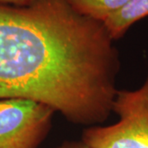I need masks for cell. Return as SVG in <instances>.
I'll use <instances>...</instances> for the list:
<instances>
[{
	"mask_svg": "<svg viewBox=\"0 0 148 148\" xmlns=\"http://www.w3.org/2000/svg\"><path fill=\"white\" fill-rule=\"evenodd\" d=\"M148 16V0H132L104 21V26L114 41L125 35L134 23Z\"/></svg>",
	"mask_w": 148,
	"mask_h": 148,
	"instance_id": "obj_4",
	"label": "cell"
},
{
	"mask_svg": "<svg viewBox=\"0 0 148 148\" xmlns=\"http://www.w3.org/2000/svg\"><path fill=\"white\" fill-rule=\"evenodd\" d=\"M33 0H0V4L13 6H27L31 4Z\"/></svg>",
	"mask_w": 148,
	"mask_h": 148,
	"instance_id": "obj_7",
	"label": "cell"
},
{
	"mask_svg": "<svg viewBox=\"0 0 148 148\" xmlns=\"http://www.w3.org/2000/svg\"><path fill=\"white\" fill-rule=\"evenodd\" d=\"M132 0H69L77 12L96 21L106 18L127 5Z\"/></svg>",
	"mask_w": 148,
	"mask_h": 148,
	"instance_id": "obj_5",
	"label": "cell"
},
{
	"mask_svg": "<svg viewBox=\"0 0 148 148\" xmlns=\"http://www.w3.org/2000/svg\"><path fill=\"white\" fill-rule=\"evenodd\" d=\"M54 112L39 101L0 99V148H38L50 131Z\"/></svg>",
	"mask_w": 148,
	"mask_h": 148,
	"instance_id": "obj_3",
	"label": "cell"
},
{
	"mask_svg": "<svg viewBox=\"0 0 148 148\" xmlns=\"http://www.w3.org/2000/svg\"><path fill=\"white\" fill-rule=\"evenodd\" d=\"M112 111L116 123L87 127L82 141L90 148H148V79L137 90H117Z\"/></svg>",
	"mask_w": 148,
	"mask_h": 148,
	"instance_id": "obj_2",
	"label": "cell"
},
{
	"mask_svg": "<svg viewBox=\"0 0 148 148\" xmlns=\"http://www.w3.org/2000/svg\"><path fill=\"white\" fill-rule=\"evenodd\" d=\"M119 69L104 23L69 0L0 4V99L39 101L94 126L112 112Z\"/></svg>",
	"mask_w": 148,
	"mask_h": 148,
	"instance_id": "obj_1",
	"label": "cell"
},
{
	"mask_svg": "<svg viewBox=\"0 0 148 148\" xmlns=\"http://www.w3.org/2000/svg\"><path fill=\"white\" fill-rule=\"evenodd\" d=\"M56 148H90L82 141H65Z\"/></svg>",
	"mask_w": 148,
	"mask_h": 148,
	"instance_id": "obj_6",
	"label": "cell"
}]
</instances>
